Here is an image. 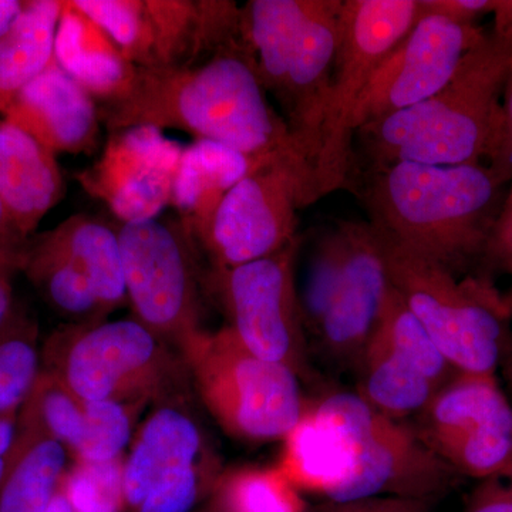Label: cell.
Masks as SVG:
<instances>
[{
  "label": "cell",
  "mask_w": 512,
  "mask_h": 512,
  "mask_svg": "<svg viewBox=\"0 0 512 512\" xmlns=\"http://www.w3.org/2000/svg\"><path fill=\"white\" fill-rule=\"evenodd\" d=\"M100 119L109 133L137 126L177 128L195 140L315 174L284 117L269 104L248 46L192 66L137 67L126 96L101 104Z\"/></svg>",
  "instance_id": "obj_1"
},
{
  "label": "cell",
  "mask_w": 512,
  "mask_h": 512,
  "mask_svg": "<svg viewBox=\"0 0 512 512\" xmlns=\"http://www.w3.org/2000/svg\"><path fill=\"white\" fill-rule=\"evenodd\" d=\"M508 185L485 164L397 163L369 170V224L454 274L481 262Z\"/></svg>",
  "instance_id": "obj_2"
},
{
  "label": "cell",
  "mask_w": 512,
  "mask_h": 512,
  "mask_svg": "<svg viewBox=\"0 0 512 512\" xmlns=\"http://www.w3.org/2000/svg\"><path fill=\"white\" fill-rule=\"evenodd\" d=\"M511 70L512 42L488 33L430 99L357 130L369 170L397 163H487Z\"/></svg>",
  "instance_id": "obj_3"
},
{
  "label": "cell",
  "mask_w": 512,
  "mask_h": 512,
  "mask_svg": "<svg viewBox=\"0 0 512 512\" xmlns=\"http://www.w3.org/2000/svg\"><path fill=\"white\" fill-rule=\"evenodd\" d=\"M342 3L249 0L241 6L242 30L262 86L278 101L313 168L322 150Z\"/></svg>",
  "instance_id": "obj_4"
},
{
  "label": "cell",
  "mask_w": 512,
  "mask_h": 512,
  "mask_svg": "<svg viewBox=\"0 0 512 512\" xmlns=\"http://www.w3.org/2000/svg\"><path fill=\"white\" fill-rule=\"evenodd\" d=\"M42 370L87 402L140 406L181 396L190 377L178 350L134 318L55 330Z\"/></svg>",
  "instance_id": "obj_5"
},
{
  "label": "cell",
  "mask_w": 512,
  "mask_h": 512,
  "mask_svg": "<svg viewBox=\"0 0 512 512\" xmlns=\"http://www.w3.org/2000/svg\"><path fill=\"white\" fill-rule=\"evenodd\" d=\"M376 234L390 284L450 365L458 373L495 375L512 340L511 303L490 278L458 279L444 266Z\"/></svg>",
  "instance_id": "obj_6"
},
{
  "label": "cell",
  "mask_w": 512,
  "mask_h": 512,
  "mask_svg": "<svg viewBox=\"0 0 512 512\" xmlns=\"http://www.w3.org/2000/svg\"><path fill=\"white\" fill-rule=\"evenodd\" d=\"M177 350L205 409L234 439L284 440L308 406L291 369L249 352L227 326L197 330Z\"/></svg>",
  "instance_id": "obj_7"
},
{
  "label": "cell",
  "mask_w": 512,
  "mask_h": 512,
  "mask_svg": "<svg viewBox=\"0 0 512 512\" xmlns=\"http://www.w3.org/2000/svg\"><path fill=\"white\" fill-rule=\"evenodd\" d=\"M140 69L192 66L248 46L231 0H70Z\"/></svg>",
  "instance_id": "obj_8"
},
{
  "label": "cell",
  "mask_w": 512,
  "mask_h": 512,
  "mask_svg": "<svg viewBox=\"0 0 512 512\" xmlns=\"http://www.w3.org/2000/svg\"><path fill=\"white\" fill-rule=\"evenodd\" d=\"M419 15L420 0H343L322 150L315 167L320 197L348 183L359 101Z\"/></svg>",
  "instance_id": "obj_9"
},
{
  "label": "cell",
  "mask_w": 512,
  "mask_h": 512,
  "mask_svg": "<svg viewBox=\"0 0 512 512\" xmlns=\"http://www.w3.org/2000/svg\"><path fill=\"white\" fill-rule=\"evenodd\" d=\"M127 302L134 319L168 345L202 329L200 245L178 218L117 224Z\"/></svg>",
  "instance_id": "obj_10"
},
{
  "label": "cell",
  "mask_w": 512,
  "mask_h": 512,
  "mask_svg": "<svg viewBox=\"0 0 512 512\" xmlns=\"http://www.w3.org/2000/svg\"><path fill=\"white\" fill-rule=\"evenodd\" d=\"M301 241L278 254L234 266L205 269V295L220 306L227 328L255 356L312 379L308 333L299 305L296 258Z\"/></svg>",
  "instance_id": "obj_11"
},
{
  "label": "cell",
  "mask_w": 512,
  "mask_h": 512,
  "mask_svg": "<svg viewBox=\"0 0 512 512\" xmlns=\"http://www.w3.org/2000/svg\"><path fill=\"white\" fill-rule=\"evenodd\" d=\"M204 430L181 396L157 403L123 461L124 512H191L221 476Z\"/></svg>",
  "instance_id": "obj_12"
},
{
  "label": "cell",
  "mask_w": 512,
  "mask_h": 512,
  "mask_svg": "<svg viewBox=\"0 0 512 512\" xmlns=\"http://www.w3.org/2000/svg\"><path fill=\"white\" fill-rule=\"evenodd\" d=\"M320 198L311 171L269 165L231 188L194 238L211 266L259 261L298 241V211Z\"/></svg>",
  "instance_id": "obj_13"
},
{
  "label": "cell",
  "mask_w": 512,
  "mask_h": 512,
  "mask_svg": "<svg viewBox=\"0 0 512 512\" xmlns=\"http://www.w3.org/2000/svg\"><path fill=\"white\" fill-rule=\"evenodd\" d=\"M414 430L458 476L483 481L512 471V406L495 375L457 373Z\"/></svg>",
  "instance_id": "obj_14"
},
{
  "label": "cell",
  "mask_w": 512,
  "mask_h": 512,
  "mask_svg": "<svg viewBox=\"0 0 512 512\" xmlns=\"http://www.w3.org/2000/svg\"><path fill=\"white\" fill-rule=\"evenodd\" d=\"M487 35L478 25H461L420 10L413 28L380 64L360 99L353 120L355 136L367 124L434 96Z\"/></svg>",
  "instance_id": "obj_15"
},
{
  "label": "cell",
  "mask_w": 512,
  "mask_h": 512,
  "mask_svg": "<svg viewBox=\"0 0 512 512\" xmlns=\"http://www.w3.org/2000/svg\"><path fill=\"white\" fill-rule=\"evenodd\" d=\"M184 147L148 126L111 131L96 163L77 175L121 224L156 220L170 207Z\"/></svg>",
  "instance_id": "obj_16"
},
{
  "label": "cell",
  "mask_w": 512,
  "mask_h": 512,
  "mask_svg": "<svg viewBox=\"0 0 512 512\" xmlns=\"http://www.w3.org/2000/svg\"><path fill=\"white\" fill-rule=\"evenodd\" d=\"M357 441L355 474L330 501L399 497L431 503L460 477L413 427L382 416L369 404L360 420Z\"/></svg>",
  "instance_id": "obj_17"
},
{
  "label": "cell",
  "mask_w": 512,
  "mask_h": 512,
  "mask_svg": "<svg viewBox=\"0 0 512 512\" xmlns=\"http://www.w3.org/2000/svg\"><path fill=\"white\" fill-rule=\"evenodd\" d=\"M339 227L342 265L328 309L313 336L330 363L355 370L375 332L390 279L372 225L345 222Z\"/></svg>",
  "instance_id": "obj_18"
},
{
  "label": "cell",
  "mask_w": 512,
  "mask_h": 512,
  "mask_svg": "<svg viewBox=\"0 0 512 512\" xmlns=\"http://www.w3.org/2000/svg\"><path fill=\"white\" fill-rule=\"evenodd\" d=\"M367 403L357 393L336 392L308 400L305 412L284 437L278 468L299 491L335 498L352 480L357 433Z\"/></svg>",
  "instance_id": "obj_19"
},
{
  "label": "cell",
  "mask_w": 512,
  "mask_h": 512,
  "mask_svg": "<svg viewBox=\"0 0 512 512\" xmlns=\"http://www.w3.org/2000/svg\"><path fill=\"white\" fill-rule=\"evenodd\" d=\"M2 119L56 156L93 153L99 143L97 101L56 60L16 94Z\"/></svg>",
  "instance_id": "obj_20"
},
{
  "label": "cell",
  "mask_w": 512,
  "mask_h": 512,
  "mask_svg": "<svg viewBox=\"0 0 512 512\" xmlns=\"http://www.w3.org/2000/svg\"><path fill=\"white\" fill-rule=\"evenodd\" d=\"M63 194L56 154L0 117V200L20 237L33 234Z\"/></svg>",
  "instance_id": "obj_21"
},
{
  "label": "cell",
  "mask_w": 512,
  "mask_h": 512,
  "mask_svg": "<svg viewBox=\"0 0 512 512\" xmlns=\"http://www.w3.org/2000/svg\"><path fill=\"white\" fill-rule=\"evenodd\" d=\"M55 60L101 104L126 96L136 79L137 66L89 16L63 2L57 26Z\"/></svg>",
  "instance_id": "obj_22"
},
{
  "label": "cell",
  "mask_w": 512,
  "mask_h": 512,
  "mask_svg": "<svg viewBox=\"0 0 512 512\" xmlns=\"http://www.w3.org/2000/svg\"><path fill=\"white\" fill-rule=\"evenodd\" d=\"M275 164L282 163L247 156L214 141L195 140L181 154L170 205L195 237L231 188L248 175Z\"/></svg>",
  "instance_id": "obj_23"
},
{
  "label": "cell",
  "mask_w": 512,
  "mask_h": 512,
  "mask_svg": "<svg viewBox=\"0 0 512 512\" xmlns=\"http://www.w3.org/2000/svg\"><path fill=\"white\" fill-rule=\"evenodd\" d=\"M36 242L73 262L89 279L109 315L128 305L117 224L89 214H74L37 237Z\"/></svg>",
  "instance_id": "obj_24"
},
{
  "label": "cell",
  "mask_w": 512,
  "mask_h": 512,
  "mask_svg": "<svg viewBox=\"0 0 512 512\" xmlns=\"http://www.w3.org/2000/svg\"><path fill=\"white\" fill-rule=\"evenodd\" d=\"M63 0H28L8 35L0 39V117L16 94L55 60Z\"/></svg>",
  "instance_id": "obj_25"
},
{
  "label": "cell",
  "mask_w": 512,
  "mask_h": 512,
  "mask_svg": "<svg viewBox=\"0 0 512 512\" xmlns=\"http://www.w3.org/2000/svg\"><path fill=\"white\" fill-rule=\"evenodd\" d=\"M69 450L39 431L19 426L5 480L0 512H46L70 466Z\"/></svg>",
  "instance_id": "obj_26"
},
{
  "label": "cell",
  "mask_w": 512,
  "mask_h": 512,
  "mask_svg": "<svg viewBox=\"0 0 512 512\" xmlns=\"http://www.w3.org/2000/svg\"><path fill=\"white\" fill-rule=\"evenodd\" d=\"M357 394L375 412L396 421L417 417L440 387L402 356L369 340L356 366Z\"/></svg>",
  "instance_id": "obj_27"
},
{
  "label": "cell",
  "mask_w": 512,
  "mask_h": 512,
  "mask_svg": "<svg viewBox=\"0 0 512 512\" xmlns=\"http://www.w3.org/2000/svg\"><path fill=\"white\" fill-rule=\"evenodd\" d=\"M22 271L67 325L103 322L109 316L83 272L39 242L26 247Z\"/></svg>",
  "instance_id": "obj_28"
},
{
  "label": "cell",
  "mask_w": 512,
  "mask_h": 512,
  "mask_svg": "<svg viewBox=\"0 0 512 512\" xmlns=\"http://www.w3.org/2000/svg\"><path fill=\"white\" fill-rule=\"evenodd\" d=\"M370 340L402 356L440 389L458 373L392 284Z\"/></svg>",
  "instance_id": "obj_29"
},
{
  "label": "cell",
  "mask_w": 512,
  "mask_h": 512,
  "mask_svg": "<svg viewBox=\"0 0 512 512\" xmlns=\"http://www.w3.org/2000/svg\"><path fill=\"white\" fill-rule=\"evenodd\" d=\"M211 495L215 512H306L301 491L278 466L225 471Z\"/></svg>",
  "instance_id": "obj_30"
},
{
  "label": "cell",
  "mask_w": 512,
  "mask_h": 512,
  "mask_svg": "<svg viewBox=\"0 0 512 512\" xmlns=\"http://www.w3.org/2000/svg\"><path fill=\"white\" fill-rule=\"evenodd\" d=\"M42 373L37 323L15 308L0 329V417L20 412Z\"/></svg>",
  "instance_id": "obj_31"
},
{
  "label": "cell",
  "mask_w": 512,
  "mask_h": 512,
  "mask_svg": "<svg viewBox=\"0 0 512 512\" xmlns=\"http://www.w3.org/2000/svg\"><path fill=\"white\" fill-rule=\"evenodd\" d=\"M19 426L59 441L73 460L86 436V402L42 370L35 389L20 409Z\"/></svg>",
  "instance_id": "obj_32"
},
{
  "label": "cell",
  "mask_w": 512,
  "mask_h": 512,
  "mask_svg": "<svg viewBox=\"0 0 512 512\" xmlns=\"http://www.w3.org/2000/svg\"><path fill=\"white\" fill-rule=\"evenodd\" d=\"M86 402L87 430L73 461L107 463L123 457L136 433L138 413L144 406L117 402Z\"/></svg>",
  "instance_id": "obj_33"
},
{
  "label": "cell",
  "mask_w": 512,
  "mask_h": 512,
  "mask_svg": "<svg viewBox=\"0 0 512 512\" xmlns=\"http://www.w3.org/2000/svg\"><path fill=\"white\" fill-rule=\"evenodd\" d=\"M124 456L107 463H70L60 483V490L74 511L124 512Z\"/></svg>",
  "instance_id": "obj_34"
},
{
  "label": "cell",
  "mask_w": 512,
  "mask_h": 512,
  "mask_svg": "<svg viewBox=\"0 0 512 512\" xmlns=\"http://www.w3.org/2000/svg\"><path fill=\"white\" fill-rule=\"evenodd\" d=\"M343 258V237L340 227L330 232L328 237L313 252L302 289H298L299 305L306 333L315 335L320 320L332 298L333 289L340 272Z\"/></svg>",
  "instance_id": "obj_35"
},
{
  "label": "cell",
  "mask_w": 512,
  "mask_h": 512,
  "mask_svg": "<svg viewBox=\"0 0 512 512\" xmlns=\"http://www.w3.org/2000/svg\"><path fill=\"white\" fill-rule=\"evenodd\" d=\"M481 264L488 274L512 275V181L495 218Z\"/></svg>",
  "instance_id": "obj_36"
},
{
  "label": "cell",
  "mask_w": 512,
  "mask_h": 512,
  "mask_svg": "<svg viewBox=\"0 0 512 512\" xmlns=\"http://www.w3.org/2000/svg\"><path fill=\"white\" fill-rule=\"evenodd\" d=\"M488 167L504 185L512 181V70L505 84L503 109H501L500 131Z\"/></svg>",
  "instance_id": "obj_37"
},
{
  "label": "cell",
  "mask_w": 512,
  "mask_h": 512,
  "mask_svg": "<svg viewBox=\"0 0 512 512\" xmlns=\"http://www.w3.org/2000/svg\"><path fill=\"white\" fill-rule=\"evenodd\" d=\"M309 512H431V503L413 498L372 497L352 501H325Z\"/></svg>",
  "instance_id": "obj_38"
},
{
  "label": "cell",
  "mask_w": 512,
  "mask_h": 512,
  "mask_svg": "<svg viewBox=\"0 0 512 512\" xmlns=\"http://www.w3.org/2000/svg\"><path fill=\"white\" fill-rule=\"evenodd\" d=\"M495 8L497 0H420L421 12L443 16L461 25H477L478 20L493 15Z\"/></svg>",
  "instance_id": "obj_39"
},
{
  "label": "cell",
  "mask_w": 512,
  "mask_h": 512,
  "mask_svg": "<svg viewBox=\"0 0 512 512\" xmlns=\"http://www.w3.org/2000/svg\"><path fill=\"white\" fill-rule=\"evenodd\" d=\"M464 512H512L510 478H488L481 481L468 498Z\"/></svg>",
  "instance_id": "obj_40"
},
{
  "label": "cell",
  "mask_w": 512,
  "mask_h": 512,
  "mask_svg": "<svg viewBox=\"0 0 512 512\" xmlns=\"http://www.w3.org/2000/svg\"><path fill=\"white\" fill-rule=\"evenodd\" d=\"M22 259H10V261H0V329L5 326L13 311H15V299H13L12 276L18 269L22 271Z\"/></svg>",
  "instance_id": "obj_41"
},
{
  "label": "cell",
  "mask_w": 512,
  "mask_h": 512,
  "mask_svg": "<svg viewBox=\"0 0 512 512\" xmlns=\"http://www.w3.org/2000/svg\"><path fill=\"white\" fill-rule=\"evenodd\" d=\"M19 431V412L0 417V485L5 480Z\"/></svg>",
  "instance_id": "obj_42"
},
{
  "label": "cell",
  "mask_w": 512,
  "mask_h": 512,
  "mask_svg": "<svg viewBox=\"0 0 512 512\" xmlns=\"http://www.w3.org/2000/svg\"><path fill=\"white\" fill-rule=\"evenodd\" d=\"M493 35L512 42V0H497L494 13Z\"/></svg>",
  "instance_id": "obj_43"
},
{
  "label": "cell",
  "mask_w": 512,
  "mask_h": 512,
  "mask_svg": "<svg viewBox=\"0 0 512 512\" xmlns=\"http://www.w3.org/2000/svg\"><path fill=\"white\" fill-rule=\"evenodd\" d=\"M25 241L26 239L20 237L19 232L16 231L5 204L0 200V247H25L23 245Z\"/></svg>",
  "instance_id": "obj_44"
},
{
  "label": "cell",
  "mask_w": 512,
  "mask_h": 512,
  "mask_svg": "<svg viewBox=\"0 0 512 512\" xmlns=\"http://www.w3.org/2000/svg\"><path fill=\"white\" fill-rule=\"evenodd\" d=\"M23 8V0H0V39L8 35L9 30L18 22Z\"/></svg>",
  "instance_id": "obj_45"
},
{
  "label": "cell",
  "mask_w": 512,
  "mask_h": 512,
  "mask_svg": "<svg viewBox=\"0 0 512 512\" xmlns=\"http://www.w3.org/2000/svg\"><path fill=\"white\" fill-rule=\"evenodd\" d=\"M46 512H76L73 510L72 505H70L69 500H67L66 495L62 493V490L57 491L55 498H53L52 503H50L49 508H47Z\"/></svg>",
  "instance_id": "obj_46"
},
{
  "label": "cell",
  "mask_w": 512,
  "mask_h": 512,
  "mask_svg": "<svg viewBox=\"0 0 512 512\" xmlns=\"http://www.w3.org/2000/svg\"><path fill=\"white\" fill-rule=\"evenodd\" d=\"M503 366L505 370V375H507L508 379H510L512 382V340L510 343V348H508L507 352H505Z\"/></svg>",
  "instance_id": "obj_47"
},
{
  "label": "cell",
  "mask_w": 512,
  "mask_h": 512,
  "mask_svg": "<svg viewBox=\"0 0 512 512\" xmlns=\"http://www.w3.org/2000/svg\"><path fill=\"white\" fill-rule=\"evenodd\" d=\"M505 478H510V480L512 481V471H511V473H510V476L505 477Z\"/></svg>",
  "instance_id": "obj_48"
},
{
  "label": "cell",
  "mask_w": 512,
  "mask_h": 512,
  "mask_svg": "<svg viewBox=\"0 0 512 512\" xmlns=\"http://www.w3.org/2000/svg\"><path fill=\"white\" fill-rule=\"evenodd\" d=\"M205 512H215V511L210 510V511H205Z\"/></svg>",
  "instance_id": "obj_49"
}]
</instances>
